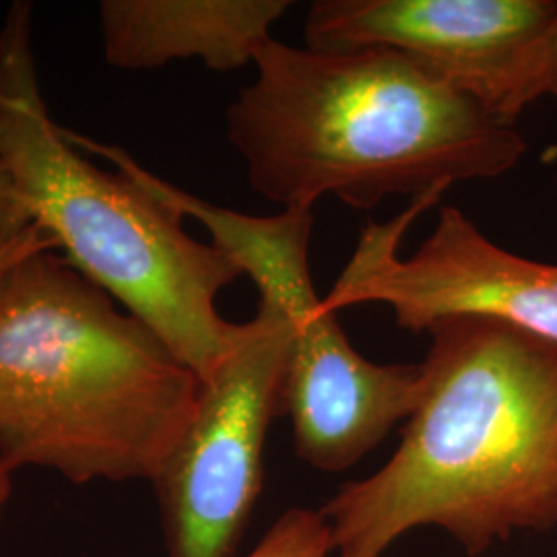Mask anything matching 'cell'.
I'll return each instance as SVG.
<instances>
[{"instance_id":"cell-1","label":"cell","mask_w":557,"mask_h":557,"mask_svg":"<svg viewBox=\"0 0 557 557\" xmlns=\"http://www.w3.org/2000/svg\"><path fill=\"white\" fill-rule=\"evenodd\" d=\"M423 397L391 460L320 512L337 557H382L419 527L479 556L557 524V345L481 319L430 331Z\"/></svg>"},{"instance_id":"cell-2","label":"cell","mask_w":557,"mask_h":557,"mask_svg":"<svg viewBox=\"0 0 557 557\" xmlns=\"http://www.w3.org/2000/svg\"><path fill=\"white\" fill-rule=\"evenodd\" d=\"M255 66L227 106V139L250 186L283 209L335 197L366 211L397 195L499 178L527 153L517 124L395 50L273 38Z\"/></svg>"},{"instance_id":"cell-3","label":"cell","mask_w":557,"mask_h":557,"mask_svg":"<svg viewBox=\"0 0 557 557\" xmlns=\"http://www.w3.org/2000/svg\"><path fill=\"white\" fill-rule=\"evenodd\" d=\"M200 380L52 248L0 273V462L73 483L156 481Z\"/></svg>"},{"instance_id":"cell-4","label":"cell","mask_w":557,"mask_h":557,"mask_svg":"<svg viewBox=\"0 0 557 557\" xmlns=\"http://www.w3.org/2000/svg\"><path fill=\"white\" fill-rule=\"evenodd\" d=\"M32 17L15 2L0 27V163L64 259L205 380L238 341L218 298L242 269L168 200L81 156L41 98Z\"/></svg>"},{"instance_id":"cell-5","label":"cell","mask_w":557,"mask_h":557,"mask_svg":"<svg viewBox=\"0 0 557 557\" xmlns=\"http://www.w3.org/2000/svg\"><path fill=\"white\" fill-rule=\"evenodd\" d=\"M100 153L184 218L200 221L242 275L255 281L260 299L273 301L289 320L294 347L283 409L292 418L301 460L320 471H345L413 413L421 391L418 366H380L363 358L314 292L308 267L312 209L244 215L180 190L119 147L106 145Z\"/></svg>"},{"instance_id":"cell-6","label":"cell","mask_w":557,"mask_h":557,"mask_svg":"<svg viewBox=\"0 0 557 557\" xmlns=\"http://www.w3.org/2000/svg\"><path fill=\"white\" fill-rule=\"evenodd\" d=\"M294 347L287 317L260 299L220 366L200 380L182 438L153 481L168 557H234L262 487V455Z\"/></svg>"},{"instance_id":"cell-7","label":"cell","mask_w":557,"mask_h":557,"mask_svg":"<svg viewBox=\"0 0 557 557\" xmlns=\"http://www.w3.org/2000/svg\"><path fill=\"white\" fill-rule=\"evenodd\" d=\"M444 195L418 197L386 223L368 221L322 306L338 314L343 308L382 304L398 326L413 333L442 320H492L557 345V264L499 248L457 207H442L436 230L418 252L398 257L405 232Z\"/></svg>"},{"instance_id":"cell-8","label":"cell","mask_w":557,"mask_h":557,"mask_svg":"<svg viewBox=\"0 0 557 557\" xmlns=\"http://www.w3.org/2000/svg\"><path fill=\"white\" fill-rule=\"evenodd\" d=\"M556 25L557 0H319L304 38L314 50H395L517 124L543 98Z\"/></svg>"},{"instance_id":"cell-9","label":"cell","mask_w":557,"mask_h":557,"mask_svg":"<svg viewBox=\"0 0 557 557\" xmlns=\"http://www.w3.org/2000/svg\"><path fill=\"white\" fill-rule=\"evenodd\" d=\"M289 9V0H103V57L120 71H153L176 60L236 71L257 60Z\"/></svg>"},{"instance_id":"cell-10","label":"cell","mask_w":557,"mask_h":557,"mask_svg":"<svg viewBox=\"0 0 557 557\" xmlns=\"http://www.w3.org/2000/svg\"><path fill=\"white\" fill-rule=\"evenodd\" d=\"M333 539L326 518L312 508H289L271 524L246 557H331Z\"/></svg>"},{"instance_id":"cell-11","label":"cell","mask_w":557,"mask_h":557,"mask_svg":"<svg viewBox=\"0 0 557 557\" xmlns=\"http://www.w3.org/2000/svg\"><path fill=\"white\" fill-rule=\"evenodd\" d=\"M29 225H34L32 213L0 163V246L21 236Z\"/></svg>"},{"instance_id":"cell-12","label":"cell","mask_w":557,"mask_h":557,"mask_svg":"<svg viewBox=\"0 0 557 557\" xmlns=\"http://www.w3.org/2000/svg\"><path fill=\"white\" fill-rule=\"evenodd\" d=\"M44 248H54V242L41 230L40 225L34 223L21 236L0 246V273L21 257L36 252V250H44Z\"/></svg>"},{"instance_id":"cell-13","label":"cell","mask_w":557,"mask_h":557,"mask_svg":"<svg viewBox=\"0 0 557 557\" xmlns=\"http://www.w3.org/2000/svg\"><path fill=\"white\" fill-rule=\"evenodd\" d=\"M541 89H543V96H556L557 98V25L552 41H549V48H547Z\"/></svg>"},{"instance_id":"cell-14","label":"cell","mask_w":557,"mask_h":557,"mask_svg":"<svg viewBox=\"0 0 557 557\" xmlns=\"http://www.w3.org/2000/svg\"><path fill=\"white\" fill-rule=\"evenodd\" d=\"M13 494V471H9L2 462H0V518L4 512V506Z\"/></svg>"}]
</instances>
